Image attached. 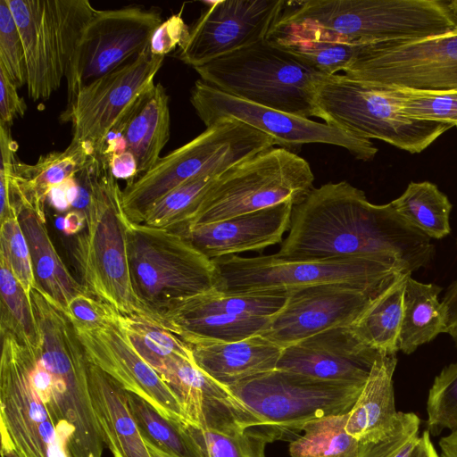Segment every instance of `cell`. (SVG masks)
<instances>
[{
  "mask_svg": "<svg viewBox=\"0 0 457 457\" xmlns=\"http://www.w3.org/2000/svg\"><path fill=\"white\" fill-rule=\"evenodd\" d=\"M287 237L275 254L290 260L372 258L405 274L433 258L431 238L413 228L392 203L374 204L346 181L313 187L293 207Z\"/></svg>",
  "mask_w": 457,
  "mask_h": 457,
  "instance_id": "cell-1",
  "label": "cell"
},
{
  "mask_svg": "<svg viewBox=\"0 0 457 457\" xmlns=\"http://www.w3.org/2000/svg\"><path fill=\"white\" fill-rule=\"evenodd\" d=\"M83 175L87 187L86 226L71 249L79 283L88 295L119 313L167 329L162 318L145 305L135 291L129 260V220L122 204V190L108 161L95 155Z\"/></svg>",
  "mask_w": 457,
  "mask_h": 457,
  "instance_id": "cell-2",
  "label": "cell"
},
{
  "mask_svg": "<svg viewBox=\"0 0 457 457\" xmlns=\"http://www.w3.org/2000/svg\"><path fill=\"white\" fill-rule=\"evenodd\" d=\"M289 5L281 20L318 26L353 45L424 38L457 29L455 0H308Z\"/></svg>",
  "mask_w": 457,
  "mask_h": 457,
  "instance_id": "cell-3",
  "label": "cell"
},
{
  "mask_svg": "<svg viewBox=\"0 0 457 457\" xmlns=\"http://www.w3.org/2000/svg\"><path fill=\"white\" fill-rule=\"evenodd\" d=\"M276 146L268 135L231 118L215 121L195 138L171 151L122 189L129 220L141 223L145 213L179 186L196 178L220 174Z\"/></svg>",
  "mask_w": 457,
  "mask_h": 457,
  "instance_id": "cell-4",
  "label": "cell"
},
{
  "mask_svg": "<svg viewBox=\"0 0 457 457\" xmlns=\"http://www.w3.org/2000/svg\"><path fill=\"white\" fill-rule=\"evenodd\" d=\"M200 79L237 98L301 117H316L322 75L267 39L195 68Z\"/></svg>",
  "mask_w": 457,
  "mask_h": 457,
  "instance_id": "cell-5",
  "label": "cell"
},
{
  "mask_svg": "<svg viewBox=\"0 0 457 457\" xmlns=\"http://www.w3.org/2000/svg\"><path fill=\"white\" fill-rule=\"evenodd\" d=\"M38 350L44 366L34 386L71 441L73 457H103L104 443L89 386V361L72 325L42 327Z\"/></svg>",
  "mask_w": 457,
  "mask_h": 457,
  "instance_id": "cell-6",
  "label": "cell"
},
{
  "mask_svg": "<svg viewBox=\"0 0 457 457\" xmlns=\"http://www.w3.org/2000/svg\"><path fill=\"white\" fill-rule=\"evenodd\" d=\"M317 118L342 131L379 139L410 154L423 152L451 126L403 114L386 87L345 74L322 75L316 84Z\"/></svg>",
  "mask_w": 457,
  "mask_h": 457,
  "instance_id": "cell-7",
  "label": "cell"
},
{
  "mask_svg": "<svg viewBox=\"0 0 457 457\" xmlns=\"http://www.w3.org/2000/svg\"><path fill=\"white\" fill-rule=\"evenodd\" d=\"M313 181L305 159L273 146L220 174L195 214L176 232L287 202L295 206L313 188Z\"/></svg>",
  "mask_w": 457,
  "mask_h": 457,
  "instance_id": "cell-8",
  "label": "cell"
},
{
  "mask_svg": "<svg viewBox=\"0 0 457 457\" xmlns=\"http://www.w3.org/2000/svg\"><path fill=\"white\" fill-rule=\"evenodd\" d=\"M128 245L135 291L160 316L172 303L217 287L213 261L178 232L129 220Z\"/></svg>",
  "mask_w": 457,
  "mask_h": 457,
  "instance_id": "cell-9",
  "label": "cell"
},
{
  "mask_svg": "<svg viewBox=\"0 0 457 457\" xmlns=\"http://www.w3.org/2000/svg\"><path fill=\"white\" fill-rule=\"evenodd\" d=\"M216 289L224 293L290 292L323 284L379 287L405 275L395 265L372 258L290 260L271 255L237 254L212 260Z\"/></svg>",
  "mask_w": 457,
  "mask_h": 457,
  "instance_id": "cell-10",
  "label": "cell"
},
{
  "mask_svg": "<svg viewBox=\"0 0 457 457\" xmlns=\"http://www.w3.org/2000/svg\"><path fill=\"white\" fill-rule=\"evenodd\" d=\"M0 434L3 457H73L71 445L30 378L32 347L0 329Z\"/></svg>",
  "mask_w": 457,
  "mask_h": 457,
  "instance_id": "cell-11",
  "label": "cell"
},
{
  "mask_svg": "<svg viewBox=\"0 0 457 457\" xmlns=\"http://www.w3.org/2000/svg\"><path fill=\"white\" fill-rule=\"evenodd\" d=\"M24 46L27 91L46 101L61 86L78 40L93 17L87 0H7Z\"/></svg>",
  "mask_w": 457,
  "mask_h": 457,
  "instance_id": "cell-12",
  "label": "cell"
},
{
  "mask_svg": "<svg viewBox=\"0 0 457 457\" xmlns=\"http://www.w3.org/2000/svg\"><path fill=\"white\" fill-rule=\"evenodd\" d=\"M364 385L275 369L228 387L250 411L287 433L315 419L348 413Z\"/></svg>",
  "mask_w": 457,
  "mask_h": 457,
  "instance_id": "cell-13",
  "label": "cell"
},
{
  "mask_svg": "<svg viewBox=\"0 0 457 457\" xmlns=\"http://www.w3.org/2000/svg\"><path fill=\"white\" fill-rule=\"evenodd\" d=\"M344 74L380 85L457 89V29L424 38L361 45Z\"/></svg>",
  "mask_w": 457,
  "mask_h": 457,
  "instance_id": "cell-14",
  "label": "cell"
},
{
  "mask_svg": "<svg viewBox=\"0 0 457 457\" xmlns=\"http://www.w3.org/2000/svg\"><path fill=\"white\" fill-rule=\"evenodd\" d=\"M289 292L224 293L217 289L170 305L161 312L166 328L185 343H227L262 334Z\"/></svg>",
  "mask_w": 457,
  "mask_h": 457,
  "instance_id": "cell-15",
  "label": "cell"
},
{
  "mask_svg": "<svg viewBox=\"0 0 457 457\" xmlns=\"http://www.w3.org/2000/svg\"><path fill=\"white\" fill-rule=\"evenodd\" d=\"M190 103L206 127L222 118L239 120L272 137L276 145L292 151L306 144H327L346 149L368 162L378 154L371 140L342 131L325 122L259 105L226 94L198 79Z\"/></svg>",
  "mask_w": 457,
  "mask_h": 457,
  "instance_id": "cell-16",
  "label": "cell"
},
{
  "mask_svg": "<svg viewBox=\"0 0 457 457\" xmlns=\"http://www.w3.org/2000/svg\"><path fill=\"white\" fill-rule=\"evenodd\" d=\"M162 22L155 8L130 5L96 10L83 29L67 69V104L83 87L142 54Z\"/></svg>",
  "mask_w": 457,
  "mask_h": 457,
  "instance_id": "cell-17",
  "label": "cell"
},
{
  "mask_svg": "<svg viewBox=\"0 0 457 457\" xmlns=\"http://www.w3.org/2000/svg\"><path fill=\"white\" fill-rule=\"evenodd\" d=\"M164 56L149 46L137 58L83 87L61 114L71 122L72 141L101 155L109 133L129 108L154 84Z\"/></svg>",
  "mask_w": 457,
  "mask_h": 457,
  "instance_id": "cell-18",
  "label": "cell"
},
{
  "mask_svg": "<svg viewBox=\"0 0 457 457\" xmlns=\"http://www.w3.org/2000/svg\"><path fill=\"white\" fill-rule=\"evenodd\" d=\"M286 4L283 0L211 2L190 29L177 56L195 69L262 41Z\"/></svg>",
  "mask_w": 457,
  "mask_h": 457,
  "instance_id": "cell-19",
  "label": "cell"
},
{
  "mask_svg": "<svg viewBox=\"0 0 457 457\" xmlns=\"http://www.w3.org/2000/svg\"><path fill=\"white\" fill-rule=\"evenodd\" d=\"M396 280L373 287L337 283L290 291L283 308L261 335L285 348L320 332L349 327Z\"/></svg>",
  "mask_w": 457,
  "mask_h": 457,
  "instance_id": "cell-20",
  "label": "cell"
},
{
  "mask_svg": "<svg viewBox=\"0 0 457 457\" xmlns=\"http://www.w3.org/2000/svg\"><path fill=\"white\" fill-rule=\"evenodd\" d=\"M118 315L119 312L114 311L111 320L98 327L72 324L89 362L166 418L187 425V418L178 397L134 348Z\"/></svg>",
  "mask_w": 457,
  "mask_h": 457,
  "instance_id": "cell-21",
  "label": "cell"
},
{
  "mask_svg": "<svg viewBox=\"0 0 457 457\" xmlns=\"http://www.w3.org/2000/svg\"><path fill=\"white\" fill-rule=\"evenodd\" d=\"M382 353L349 327L330 328L283 348L277 370L323 380L365 384Z\"/></svg>",
  "mask_w": 457,
  "mask_h": 457,
  "instance_id": "cell-22",
  "label": "cell"
},
{
  "mask_svg": "<svg viewBox=\"0 0 457 457\" xmlns=\"http://www.w3.org/2000/svg\"><path fill=\"white\" fill-rule=\"evenodd\" d=\"M186 428L204 457H265L267 444L286 435L250 411L234 395L207 398L202 427Z\"/></svg>",
  "mask_w": 457,
  "mask_h": 457,
  "instance_id": "cell-23",
  "label": "cell"
},
{
  "mask_svg": "<svg viewBox=\"0 0 457 457\" xmlns=\"http://www.w3.org/2000/svg\"><path fill=\"white\" fill-rule=\"evenodd\" d=\"M293 207L287 202L213 223L189 226L178 233L211 260L261 251L282 242L291 226Z\"/></svg>",
  "mask_w": 457,
  "mask_h": 457,
  "instance_id": "cell-24",
  "label": "cell"
},
{
  "mask_svg": "<svg viewBox=\"0 0 457 457\" xmlns=\"http://www.w3.org/2000/svg\"><path fill=\"white\" fill-rule=\"evenodd\" d=\"M11 199L29 247L37 287L66 315L70 303L87 292L58 254L48 234L45 209L24 197L12 175Z\"/></svg>",
  "mask_w": 457,
  "mask_h": 457,
  "instance_id": "cell-25",
  "label": "cell"
},
{
  "mask_svg": "<svg viewBox=\"0 0 457 457\" xmlns=\"http://www.w3.org/2000/svg\"><path fill=\"white\" fill-rule=\"evenodd\" d=\"M187 345L195 363L226 386L275 370L283 351L261 334L234 342Z\"/></svg>",
  "mask_w": 457,
  "mask_h": 457,
  "instance_id": "cell-26",
  "label": "cell"
},
{
  "mask_svg": "<svg viewBox=\"0 0 457 457\" xmlns=\"http://www.w3.org/2000/svg\"><path fill=\"white\" fill-rule=\"evenodd\" d=\"M170 128L169 96L161 83H154L129 108L111 132L123 137L126 151L137 161L139 177L161 158L170 138Z\"/></svg>",
  "mask_w": 457,
  "mask_h": 457,
  "instance_id": "cell-27",
  "label": "cell"
},
{
  "mask_svg": "<svg viewBox=\"0 0 457 457\" xmlns=\"http://www.w3.org/2000/svg\"><path fill=\"white\" fill-rule=\"evenodd\" d=\"M89 386L104 445L113 457H152L129 407L127 390L89 364Z\"/></svg>",
  "mask_w": 457,
  "mask_h": 457,
  "instance_id": "cell-28",
  "label": "cell"
},
{
  "mask_svg": "<svg viewBox=\"0 0 457 457\" xmlns=\"http://www.w3.org/2000/svg\"><path fill=\"white\" fill-rule=\"evenodd\" d=\"M396 363V355H378L361 393L347 413L345 430L359 443L383 438L397 421L399 411L395 410L393 386Z\"/></svg>",
  "mask_w": 457,
  "mask_h": 457,
  "instance_id": "cell-29",
  "label": "cell"
},
{
  "mask_svg": "<svg viewBox=\"0 0 457 457\" xmlns=\"http://www.w3.org/2000/svg\"><path fill=\"white\" fill-rule=\"evenodd\" d=\"M266 39L324 75L344 72L361 46L344 42L318 26L280 17Z\"/></svg>",
  "mask_w": 457,
  "mask_h": 457,
  "instance_id": "cell-30",
  "label": "cell"
},
{
  "mask_svg": "<svg viewBox=\"0 0 457 457\" xmlns=\"http://www.w3.org/2000/svg\"><path fill=\"white\" fill-rule=\"evenodd\" d=\"M94 156L88 145L71 140L63 151L42 155L34 164L17 162L12 179L28 201L45 209L51 189L75 178Z\"/></svg>",
  "mask_w": 457,
  "mask_h": 457,
  "instance_id": "cell-31",
  "label": "cell"
},
{
  "mask_svg": "<svg viewBox=\"0 0 457 457\" xmlns=\"http://www.w3.org/2000/svg\"><path fill=\"white\" fill-rule=\"evenodd\" d=\"M442 287L406 278L403 312L398 340V351L411 354L420 345L446 332V312L438 295Z\"/></svg>",
  "mask_w": 457,
  "mask_h": 457,
  "instance_id": "cell-32",
  "label": "cell"
},
{
  "mask_svg": "<svg viewBox=\"0 0 457 457\" xmlns=\"http://www.w3.org/2000/svg\"><path fill=\"white\" fill-rule=\"evenodd\" d=\"M403 275L382 291L350 328L366 345L378 352L395 355L403 312Z\"/></svg>",
  "mask_w": 457,
  "mask_h": 457,
  "instance_id": "cell-33",
  "label": "cell"
},
{
  "mask_svg": "<svg viewBox=\"0 0 457 457\" xmlns=\"http://www.w3.org/2000/svg\"><path fill=\"white\" fill-rule=\"evenodd\" d=\"M157 372L178 397L187 425L202 427L203 406L207 398L233 395L228 386L207 375L195 361L182 357L169 358Z\"/></svg>",
  "mask_w": 457,
  "mask_h": 457,
  "instance_id": "cell-34",
  "label": "cell"
},
{
  "mask_svg": "<svg viewBox=\"0 0 457 457\" xmlns=\"http://www.w3.org/2000/svg\"><path fill=\"white\" fill-rule=\"evenodd\" d=\"M391 203L408 223L429 238L441 239L450 234L453 205L436 184L410 182Z\"/></svg>",
  "mask_w": 457,
  "mask_h": 457,
  "instance_id": "cell-35",
  "label": "cell"
},
{
  "mask_svg": "<svg viewBox=\"0 0 457 457\" xmlns=\"http://www.w3.org/2000/svg\"><path fill=\"white\" fill-rule=\"evenodd\" d=\"M129 407L145 443L169 457H204L186 425L166 418L146 401L128 392Z\"/></svg>",
  "mask_w": 457,
  "mask_h": 457,
  "instance_id": "cell-36",
  "label": "cell"
},
{
  "mask_svg": "<svg viewBox=\"0 0 457 457\" xmlns=\"http://www.w3.org/2000/svg\"><path fill=\"white\" fill-rule=\"evenodd\" d=\"M347 413L312 420L289 445L291 457H355L359 442L345 430Z\"/></svg>",
  "mask_w": 457,
  "mask_h": 457,
  "instance_id": "cell-37",
  "label": "cell"
},
{
  "mask_svg": "<svg viewBox=\"0 0 457 457\" xmlns=\"http://www.w3.org/2000/svg\"><path fill=\"white\" fill-rule=\"evenodd\" d=\"M0 329L13 333L25 345L38 349L40 333L30 295L0 257Z\"/></svg>",
  "mask_w": 457,
  "mask_h": 457,
  "instance_id": "cell-38",
  "label": "cell"
},
{
  "mask_svg": "<svg viewBox=\"0 0 457 457\" xmlns=\"http://www.w3.org/2000/svg\"><path fill=\"white\" fill-rule=\"evenodd\" d=\"M220 174L202 176L174 188L157 201L141 223L176 231L195 214Z\"/></svg>",
  "mask_w": 457,
  "mask_h": 457,
  "instance_id": "cell-39",
  "label": "cell"
},
{
  "mask_svg": "<svg viewBox=\"0 0 457 457\" xmlns=\"http://www.w3.org/2000/svg\"><path fill=\"white\" fill-rule=\"evenodd\" d=\"M118 318L134 348L156 371L171 357L195 361L189 345L172 332L139 318Z\"/></svg>",
  "mask_w": 457,
  "mask_h": 457,
  "instance_id": "cell-40",
  "label": "cell"
},
{
  "mask_svg": "<svg viewBox=\"0 0 457 457\" xmlns=\"http://www.w3.org/2000/svg\"><path fill=\"white\" fill-rule=\"evenodd\" d=\"M383 86L406 116L457 127V89L429 90Z\"/></svg>",
  "mask_w": 457,
  "mask_h": 457,
  "instance_id": "cell-41",
  "label": "cell"
},
{
  "mask_svg": "<svg viewBox=\"0 0 457 457\" xmlns=\"http://www.w3.org/2000/svg\"><path fill=\"white\" fill-rule=\"evenodd\" d=\"M428 431L433 435L457 428V362L445 366L435 378L428 403Z\"/></svg>",
  "mask_w": 457,
  "mask_h": 457,
  "instance_id": "cell-42",
  "label": "cell"
},
{
  "mask_svg": "<svg viewBox=\"0 0 457 457\" xmlns=\"http://www.w3.org/2000/svg\"><path fill=\"white\" fill-rule=\"evenodd\" d=\"M0 257L7 262L14 277L30 295L37 283L29 247L17 215L1 221Z\"/></svg>",
  "mask_w": 457,
  "mask_h": 457,
  "instance_id": "cell-43",
  "label": "cell"
},
{
  "mask_svg": "<svg viewBox=\"0 0 457 457\" xmlns=\"http://www.w3.org/2000/svg\"><path fill=\"white\" fill-rule=\"evenodd\" d=\"M420 425L415 413L399 411L393 429L379 440L359 443L355 457H411L420 439Z\"/></svg>",
  "mask_w": 457,
  "mask_h": 457,
  "instance_id": "cell-44",
  "label": "cell"
},
{
  "mask_svg": "<svg viewBox=\"0 0 457 457\" xmlns=\"http://www.w3.org/2000/svg\"><path fill=\"white\" fill-rule=\"evenodd\" d=\"M0 67L17 88L27 85L24 46L7 0L0 1Z\"/></svg>",
  "mask_w": 457,
  "mask_h": 457,
  "instance_id": "cell-45",
  "label": "cell"
},
{
  "mask_svg": "<svg viewBox=\"0 0 457 457\" xmlns=\"http://www.w3.org/2000/svg\"><path fill=\"white\" fill-rule=\"evenodd\" d=\"M17 144L9 128L0 124V221L17 215L11 199V177L15 170Z\"/></svg>",
  "mask_w": 457,
  "mask_h": 457,
  "instance_id": "cell-46",
  "label": "cell"
},
{
  "mask_svg": "<svg viewBox=\"0 0 457 457\" xmlns=\"http://www.w3.org/2000/svg\"><path fill=\"white\" fill-rule=\"evenodd\" d=\"M114 311L108 304L83 293L70 303L66 316L73 325L92 328L110 321Z\"/></svg>",
  "mask_w": 457,
  "mask_h": 457,
  "instance_id": "cell-47",
  "label": "cell"
},
{
  "mask_svg": "<svg viewBox=\"0 0 457 457\" xmlns=\"http://www.w3.org/2000/svg\"><path fill=\"white\" fill-rule=\"evenodd\" d=\"M190 29L185 23L181 12L162 21L154 32L149 48L153 54L165 56L187 41Z\"/></svg>",
  "mask_w": 457,
  "mask_h": 457,
  "instance_id": "cell-48",
  "label": "cell"
},
{
  "mask_svg": "<svg viewBox=\"0 0 457 457\" xmlns=\"http://www.w3.org/2000/svg\"><path fill=\"white\" fill-rule=\"evenodd\" d=\"M4 70L0 67V124L9 128L14 119L22 117L27 110L24 99Z\"/></svg>",
  "mask_w": 457,
  "mask_h": 457,
  "instance_id": "cell-49",
  "label": "cell"
},
{
  "mask_svg": "<svg viewBox=\"0 0 457 457\" xmlns=\"http://www.w3.org/2000/svg\"><path fill=\"white\" fill-rule=\"evenodd\" d=\"M104 157L108 161L111 171L116 179H122L132 181L137 178V163L130 152L123 151L117 154Z\"/></svg>",
  "mask_w": 457,
  "mask_h": 457,
  "instance_id": "cell-50",
  "label": "cell"
},
{
  "mask_svg": "<svg viewBox=\"0 0 457 457\" xmlns=\"http://www.w3.org/2000/svg\"><path fill=\"white\" fill-rule=\"evenodd\" d=\"M446 312V332L457 330V280L447 289L442 301Z\"/></svg>",
  "mask_w": 457,
  "mask_h": 457,
  "instance_id": "cell-51",
  "label": "cell"
},
{
  "mask_svg": "<svg viewBox=\"0 0 457 457\" xmlns=\"http://www.w3.org/2000/svg\"><path fill=\"white\" fill-rule=\"evenodd\" d=\"M86 226L84 212L70 211L64 217L63 231L66 235H76L81 232Z\"/></svg>",
  "mask_w": 457,
  "mask_h": 457,
  "instance_id": "cell-52",
  "label": "cell"
},
{
  "mask_svg": "<svg viewBox=\"0 0 457 457\" xmlns=\"http://www.w3.org/2000/svg\"><path fill=\"white\" fill-rule=\"evenodd\" d=\"M51 204L59 212H64L71 206V201L68 195V181L64 184L51 189L48 197Z\"/></svg>",
  "mask_w": 457,
  "mask_h": 457,
  "instance_id": "cell-53",
  "label": "cell"
},
{
  "mask_svg": "<svg viewBox=\"0 0 457 457\" xmlns=\"http://www.w3.org/2000/svg\"><path fill=\"white\" fill-rule=\"evenodd\" d=\"M411 457H438L428 430L424 431L422 436H420Z\"/></svg>",
  "mask_w": 457,
  "mask_h": 457,
  "instance_id": "cell-54",
  "label": "cell"
},
{
  "mask_svg": "<svg viewBox=\"0 0 457 457\" xmlns=\"http://www.w3.org/2000/svg\"><path fill=\"white\" fill-rule=\"evenodd\" d=\"M441 457H457V428L439 441Z\"/></svg>",
  "mask_w": 457,
  "mask_h": 457,
  "instance_id": "cell-55",
  "label": "cell"
},
{
  "mask_svg": "<svg viewBox=\"0 0 457 457\" xmlns=\"http://www.w3.org/2000/svg\"><path fill=\"white\" fill-rule=\"evenodd\" d=\"M146 445L149 448V452L152 457H169L164 453L161 452L159 449L151 445L150 444L146 443Z\"/></svg>",
  "mask_w": 457,
  "mask_h": 457,
  "instance_id": "cell-56",
  "label": "cell"
},
{
  "mask_svg": "<svg viewBox=\"0 0 457 457\" xmlns=\"http://www.w3.org/2000/svg\"><path fill=\"white\" fill-rule=\"evenodd\" d=\"M448 334L452 337L453 340L454 341L457 346V330L451 331Z\"/></svg>",
  "mask_w": 457,
  "mask_h": 457,
  "instance_id": "cell-57",
  "label": "cell"
},
{
  "mask_svg": "<svg viewBox=\"0 0 457 457\" xmlns=\"http://www.w3.org/2000/svg\"><path fill=\"white\" fill-rule=\"evenodd\" d=\"M455 4H456V7H457V0H455Z\"/></svg>",
  "mask_w": 457,
  "mask_h": 457,
  "instance_id": "cell-58",
  "label": "cell"
},
{
  "mask_svg": "<svg viewBox=\"0 0 457 457\" xmlns=\"http://www.w3.org/2000/svg\"><path fill=\"white\" fill-rule=\"evenodd\" d=\"M456 244H457V240H456Z\"/></svg>",
  "mask_w": 457,
  "mask_h": 457,
  "instance_id": "cell-59",
  "label": "cell"
}]
</instances>
